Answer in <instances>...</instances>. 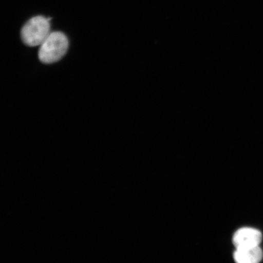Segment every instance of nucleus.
Wrapping results in <instances>:
<instances>
[{
  "label": "nucleus",
  "instance_id": "obj_1",
  "mask_svg": "<svg viewBox=\"0 0 263 263\" xmlns=\"http://www.w3.org/2000/svg\"><path fill=\"white\" fill-rule=\"evenodd\" d=\"M68 46V39L63 32H51L41 45L39 60L44 64L55 63L67 53Z\"/></svg>",
  "mask_w": 263,
  "mask_h": 263
},
{
  "label": "nucleus",
  "instance_id": "obj_4",
  "mask_svg": "<svg viewBox=\"0 0 263 263\" xmlns=\"http://www.w3.org/2000/svg\"><path fill=\"white\" fill-rule=\"evenodd\" d=\"M263 253L259 246L236 249L235 260L238 263H256L260 261Z\"/></svg>",
  "mask_w": 263,
  "mask_h": 263
},
{
  "label": "nucleus",
  "instance_id": "obj_2",
  "mask_svg": "<svg viewBox=\"0 0 263 263\" xmlns=\"http://www.w3.org/2000/svg\"><path fill=\"white\" fill-rule=\"evenodd\" d=\"M50 18L38 15L26 23L21 31L22 41L28 47L41 45L50 34Z\"/></svg>",
  "mask_w": 263,
  "mask_h": 263
},
{
  "label": "nucleus",
  "instance_id": "obj_3",
  "mask_svg": "<svg viewBox=\"0 0 263 263\" xmlns=\"http://www.w3.org/2000/svg\"><path fill=\"white\" fill-rule=\"evenodd\" d=\"M261 241V233L258 230L251 228L239 229L233 237V245L236 249L259 246Z\"/></svg>",
  "mask_w": 263,
  "mask_h": 263
}]
</instances>
